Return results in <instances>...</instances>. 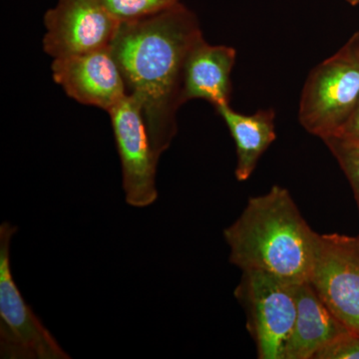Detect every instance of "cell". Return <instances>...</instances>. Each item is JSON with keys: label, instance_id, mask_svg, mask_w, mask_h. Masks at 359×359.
I'll return each mask as SVG.
<instances>
[{"label": "cell", "instance_id": "6", "mask_svg": "<svg viewBox=\"0 0 359 359\" xmlns=\"http://www.w3.org/2000/svg\"><path fill=\"white\" fill-rule=\"evenodd\" d=\"M309 282L342 325L359 335V238L320 235Z\"/></svg>", "mask_w": 359, "mask_h": 359}, {"label": "cell", "instance_id": "1", "mask_svg": "<svg viewBox=\"0 0 359 359\" xmlns=\"http://www.w3.org/2000/svg\"><path fill=\"white\" fill-rule=\"evenodd\" d=\"M201 37L197 16L179 4L155 15L120 23L111 44L127 92L140 103L158 160L176 136L184 63Z\"/></svg>", "mask_w": 359, "mask_h": 359}, {"label": "cell", "instance_id": "15", "mask_svg": "<svg viewBox=\"0 0 359 359\" xmlns=\"http://www.w3.org/2000/svg\"><path fill=\"white\" fill-rule=\"evenodd\" d=\"M314 359H359V335L348 332L320 349Z\"/></svg>", "mask_w": 359, "mask_h": 359}, {"label": "cell", "instance_id": "2", "mask_svg": "<svg viewBox=\"0 0 359 359\" xmlns=\"http://www.w3.org/2000/svg\"><path fill=\"white\" fill-rule=\"evenodd\" d=\"M230 262L292 283L309 282L320 233L302 216L292 195L278 185L250 197L244 211L224 230Z\"/></svg>", "mask_w": 359, "mask_h": 359}, {"label": "cell", "instance_id": "9", "mask_svg": "<svg viewBox=\"0 0 359 359\" xmlns=\"http://www.w3.org/2000/svg\"><path fill=\"white\" fill-rule=\"evenodd\" d=\"M54 81L70 98L109 112L128 94L111 47L53 59Z\"/></svg>", "mask_w": 359, "mask_h": 359}, {"label": "cell", "instance_id": "4", "mask_svg": "<svg viewBox=\"0 0 359 359\" xmlns=\"http://www.w3.org/2000/svg\"><path fill=\"white\" fill-rule=\"evenodd\" d=\"M18 226H0V358L69 359L53 335L26 304L14 282L11 244Z\"/></svg>", "mask_w": 359, "mask_h": 359}, {"label": "cell", "instance_id": "18", "mask_svg": "<svg viewBox=\"0 0 359 359\" xmlns=\"http://www.w3.org/2000/svg\"><path fill=\"white\" fill-rule=\"evenodd\" d=\"M358 238H359V236H358Z\"/></svg>", "mask_w": 359, "mask_h": 359}, {"label": "cell", "instance_id": "14", "mask_svg": "<svg viewBox=\"0 0 359 359\" xmlns=\"http://www.w3.org/2000/svg\"><path fill=\"white\" fill-rule=\"evenodd\" d=\"M346 174L359 211V143H346L335 138L323 140Z\"/></svg>", "mask_w": 359, "mask_h": 359}, {"label": "cell", "instance_id": "8", "mask_svg": "<svg viewBox=\"0 0 359 359\" xmlns=\"http://www.w3.org/2000/svg\"><path fill=\"white\" fill-rule=\"evenodd\" d=\"M108 114L121 160L125 200L132 207H149L158 199L159 160L153 152L140 103L127 94Z\"/></svg>", "mask_w": 359, "mask_h": 359}, {"label": "cell", "instance_id": "17", "mask_svg": "<svg viewBox=\"0 0 359 359\" xmlns=\"http://www.w3.org/2000/svg\"><path fill=\"white\" fill-rule=\"evenodd\" d=\"M346 1L351 6H359V0H346Z\"/></svg>", "mask_w": 359, "mask_h": 359}, {"label": "cell", "instance_id": "10", "mask_svg": "<svg viewBox=\"0 0 359 359\" xmlns=\"http://www.w3.org/2000/svg\"><path fill=\"white\" fill-rule=\"evenodd\" d=\"M237 51L226 45H211L204 36L191 47L183 68L182 104L203 99L215 108L230 103L231 74Z\"/></svg>", "mask_w": 359, "mask_h": 359}, {"label": "cell", "instance_id": "7", "mask_svg": "<svg viewBox=\"0 0 359 359\" xmlns=\"http://www.w3.org/2000/svg\"><path fill=\"white\" fill-rule=\"evenodd\" d=\"M43 22V50L53 59L108 48L121 23L102 0H58Z\"/></svg>", "mask_w": 359, "mask_h": 359}, {"label": "cell", "instance_id": "12", "mask_svg": "<svg viewBox=\"0 0 359 359\" xmlns=\"http://www.w3.org/2000/svg\"><path fill=\"white\" fill-rule=\"evenodd\" d=\"M233 137L237 150L235 175L244 182L254 173L264 153L276 139L275 111L259 110L245 115L231 109L230 103L216 108Z\"/></svg>", "mask_w": 359, "mask_h": 359}, {"label": "cell", "instance_id": "5", "mask_svg": "<svg viewBox=\"0 0 359 359\" xmlns=\"http://www.w3.org/2000/svg\"><path fill=\"white\" fill-rule=\"evenodd\" d=\"M297 285L264 271H243L235 295L247 313L257 358L283 359L297 316Z\"/></svg>", "mask_w": 359, "mask_h": 359}, {"label": "cell", "instance_id": "16", "mask_svg": "<svg viewBox=\"0 0 359 359\" xmlns=\"http://www.w3.org/2000/svg\"><path fill=\"white\" fill-rule=\"evenodd\" d=\"M330 138H335L346 143H359V103L337 134Z\"/></svg>", "mask_w": 359, "mask_h": 359}, {"label": "cell", "instance_id": "11", "mask_svg": "<svg viewBox=\"0 0 359 359\" xmlns=\"http://www.w3.org/2000/svg\"><path fill=\"white\" fill-rule=\"evenodd\" d=\"M297 316L283 359H314L348 330L321 299L311 282L297 283Z\"/></svg>", "mask_w": 359, "mask_h": 359}, {"label": "cell", "instance_id": "3", "mask_svg": "<svg viewBox=\"0 0 359 359\" xmlns=\"http://www.w3.org/2000/svg\"><path fill=\"white\" fill-rule=\"evenodd\" d=\"M359 103V32L309 73L299 102V123L321 140L334 136Z\"/></svg>", "mask_w": 359, "mask_h": 359}, {"label": "cell", "instance_id": "13", "mask_svg": "<svg viewBox=\"0 0 359 359\" xmlns=\"http://www.w3.org/2000/svg\"><path fill=\"white\" fill-rule=\"evenodd\" d=\"M104 6L120 22H129L155 15L177 4L181 0H102Z\"/></svg>", "mask_w": 359, "mask_h": 359}]
</instances>
